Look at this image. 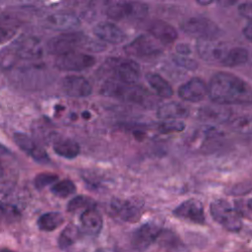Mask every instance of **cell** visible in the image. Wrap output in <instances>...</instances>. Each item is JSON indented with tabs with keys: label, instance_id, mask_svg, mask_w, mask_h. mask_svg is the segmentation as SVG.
<instances>
[{
	"label": "cell",
	"instance_id": "4fadbf2b",
	"mask_svg": "<svg viewBox=\"0 0 252 252\" xmlns=\"http://www.w3.org/2000/svg\"><path fill=\"white\" fill-rule=\"evenodd\" d=\"M15 58L24 60H34L40 57L42 48L39 41L33 37H25L17 40L11 49Z\"/></svg>",
	"mask_w": 252,
	"mask_h": 252
},
{
	"label": "cell",
	"instance_id": "6da1fadb",
	"mask_svg": "<svg viewBox=\"0 0 252 252\" xmlns=\"http://www.w3.org/2000/svg\"><path fill=\"white\" fill-rule=\"evenodd\" d=\"M210 98L220 105L251 104L252 89L241 78L225 72L214 75L208 86Z\"/></svg>",
	"mask_w": 252,
	"mask_h": 252
},
{
	"label": "cell",
	"instance_id": "f546056e",
	"mask_svg": "<svg viewBox=\"0 0 252 252\" xmlns=\"http://www.w3.org/2000/svg\"><path fill=\"white\" fill-rule=\"evenodd\" d=\"M79 235V229L75 225H68L60 234L58 244L61 248H66L73 244Z\"/></svg>",
	"mask_w": 252,
	"mask_h": 252
},
{
	"label": "cell",
	"instance_id": "d4e9b609",
	"mask_svg": "<svg viewBox=\"0 0 252 252\" xmlns=\"http://www.w3.org/2000/svg\"><path fill=\"white\" fill-rule=\"evenodd\" d=\"M64 221V217L59 212H48L43 214L37 220L39 229L43 231H51L59 227Z\"/></svg>",
	"mask_w": 252,
	"mask_h": 252
},
{
	"label": "cell",
	"instance_id": "ba28073f",
	"mask_svg": "<svg viewBox=\"0 0 252 252\" xmlns=\"http://www.w3.org/2000/svg\"><path fill=\"white\" fill-rule=\"evenodd\" d=\"M162 229L157 223L147 222L141 225L132 235L131 243L133 248L137 251H144L148 249L159 238Z\"/></svg>",
	"mask_w": 252,
	"mask_h": 252
},
{
	"label": "cell",
	"instance_id": "5b68a950",
	"mask_svg": "<svg viewBox=\"0 0 252 252\" xmlns=\"http://www.w3.org/2000/svg\"><path fill=\"white\" fill-rule=\"evenodd\" d=\"M180 28L185 33L197 36L198 39L215 38L220 33L219 27L204 17L189 18L181 23Z\"/></svg>",
	"mask_w": 252,
	"mask_h": 252
},
{
	"label": "cell",
	"instance_id": "30bf717a",
	"mask_svg": "<svg viewBox=\"0 0 252 252\" xmlns=\"http://www.w3.org/2000/svg\"><path fill=\"white\" fill-rule=\"evenodd\" d=\"M125 51L127 54L132 56L147 58L157 56L161 50L152 35L142 34L127 44L125 46Z\"/></svg>",
	"mask_w": 252,
	"mask_h": 252
},
{
	"label": "cell",
	"instance_id": "603a6c76",
	"mask_svg": "<svg viewBox=\"0 0 252 252\" xmlns=\"http://www.w3.org/2000/svg\"><path fill=\"white\" fill-rule=\"evenodd\" d=\"M149 85L154 89V91L161 97H170L173 94L172 88L169 83L163 79L160 75L156 73H149L146 76Z\"/></svg>",
	"mask_w": 252,
	"mask_h": 252
},
{
	"label": "cell",
	"instance_id": "83f0119b",
	"mask_svg": "<svg viewBox=\"0 0 252 252\" xmlns=\"http://www.w3.org/2000/svg\"><path fill=\"white\" fill-rule=\"evenodd\" d=\"M231 129L239 134H252V116H240L230 122Z\"/></svg>",
	"mask_w": 252,
	"mask_h": 252
},
{
	"label": "cell",
	"instance_id": "8992f818",
	"mask_svg": "<svg viewBox=\"0 0 252 252\" xmlns=\"http://www.w3.org/2000/svg\"><path fill=\"white\" fill-rule=\"evenodd\" d=\"M107 63L115 80L126 85H135L138 82L141 70L139 64L134 60L110 59Z\"/></svg>",
	"mask_w": 252,
	"mask_h": 252
},
{
	"label": "cell",
	"instance_id": "cb8c5ba5",
	"mask_svg": "<svg viewBox=\"0 0 252 252\" xmlns=\"http://www.w3.org/2000/svg\"><path fill=\"white\" fill-rule=\"evenodd\" d=\"M53 151L65 158H74L80 153V146L74 140L63 139L53 144Z\"/></svg>",
	"mask_w": 252,
	"mask_h": 252
},
{
	"label": "cell",
	"instance_id": "74e56055",
	"mask_svg": "<svg viewBox=\"0 0 252 252\" xmlns=\"http://www.w3.org/2000/svg\"><path fill=\"white\" fill-rule=\"evenodd\" d=\"M243 34H244V36H245L248 40L252 41V21H251L250 23H248V24L245 26V28L243 29Z\"/></svg>",
	"mask_w": 252,
	"mask_h": 252
},
{
	"label": "cell",
	"instance_id": "8d00e7d4",
	"mask_svg": "<svg viewBox=\"0 0 252 252\" xmlns=\"http://www.w3.org/2000/svg\"><path fill=\"white\" fill-rule=\"evenodd\" d=\"M176 51L180 56H185V55H188L191 52V49H190V46L188 44L181 43V44H178L176 46Z\"/></svg>",
	"mask_w": 252,
	"mask_h": 252
},
{
	"label": "cell",
	"instance_id": "60d3db41",
	"mask_svg": "<svg viewBox=\"0 0 252 252\" xmlns=\"http://www.w3.org/2000/svg\"><path fill=\"white\" fill-rule=\"evenodd\" d=\"M198 3L200 5H209V4H212L213 1H198Z\"/></svg>",
	"mask_w": 252,
	"mask_h": 252
},
{
	"label": "cell",
	"instance_id": "8fae6325",
	"mask_svg": "<svg viewBox=\"0 0 252 252\" xmlns=\"http://www.w3.org/2000/svg\"><path fill=\"white\" fill-rule=\"evenodd\" d=\"M173 215L178 219L197 224H204L206 221L203 205L196 199H189L181 203L174 209Z\"/></svg>",
	"mask_w": 252,
	"mask_h": 252
},
{
	"label": "cell",
	"instance_id": "484cf974",
	"mask_svg": "<svg viewBox=\"0 0 252 252\" xmlns=\"http://www.w3.org/2000/svg\"><path fill=\"white\" fill-rule=\"evenodd\" d=\"M248 51L243 47H233L228 49L224 59L221 62V65L226 67H235L240 66L246 63L248 60Z\"/></svg>",
	"mask_w": 252,
	"mask_h": 252
},
{
	"label": "cell",
	"instance_id": "1f68e13d",
	"mask_svg": "<svg viewBox=\"0 0 252 252\" xmlns=\"http://www.w3.org/2000/svg\"><path fill=\"white\" fill-rule=\"evenodd\" d=\"M58 180V176L53 173H40L34 178V186L37 189H41L49 184L54 183Z\"/></svg>",
	"mask_w": 252,
	"mask_h": 252
},
{
	"label": "cell",
	"instance_id": "f1b7e54d",
	"mask_svg": "<svg viewBox=\"0 0 252 252\" xmlns=\"http://www.w3.org/2000/svg\"><path fill=\"white\" fill-rule=\"evenodd\" d=\"M76 191V186L75 184L68 179L61 180L56 182L52 187H51V192L61 198H66L72 194H74Z\"/></svg>",
	"mask_w": 252,
	"mask_h": 252
},
{
	"label": "cell",
	"instance_id": "7402d4cb",
	"mask_svg": "<svg viewBox=\"0 0 252 252\" xmlns=\"http://www.w3.org/2000/svg\"><path fill=\"white\" fill-rule=\"evenodd\" d=\"M188 108L179 102H168L162 104L158 109V116L160 119L166 120H178V118H184L188 115Z\"/></svg>",
	"mask_w": 252,
	"mask_h": 252
},
{
	"label": "cell",
	"instance_id": "4dcf8cb0",
	"mask_svg": "<svg viewBox=\"0 0 252 252\" xmlns=\"http://www.w3.org/2000/svg\"><path fill=\"white\" fill-rule=\"evenodd\" d=\"M185 128V124L181 120H166L159 124L158 130L163 133H172V132H181Z\"/></svg>",
	"mask_w": 252,
	"mask_h": 252
},
{
	"label": "cell",
	"instance_id": "d6a6232c",
	"mask_svg": "<svg viewBox=\"0 0 252 252\" xmlns=\"http://www.w3.org/2000/svg\"><path fill=\"white\" fill-rule=\"evenodd\" d=\"M15 33H16V30L13 26L9 24L0 25V43L12 38Z\"/></svg>",
	"mask_w": 252,
	"mask_h": 252
},
{
	"label": "cell",
	"instance_id": "d590c367",
	"mask_svg": "<svg viewBox=\"0 0 252 252\" xmlns=\"http://www.w3.org/2000/svg\"><path fill=\"white\" fill-rule=\"evenodd\" d=\"M239 213L242 212L243 215H245L247 218H250L252 219V199H249L247 200L243 206H242V210L241 211H238Z\"/></svg>",
	"mask_w": 252,
	"mask_h": 252
},
{
	"label": "cell",
	"instance_id": "5bb4252c",
	"mask_svg": "<svg viewBox=\"0 0 252 252\" xmlns=\"http://www.w3.org/2000/svg\"><path fill=\"white\" fill-rule=\"evenodd\" d=\"M141 208L137 202L130 200L113 199L110 203V210L113 215L125 221H136L141 216Z\"/></svg>",
	"mask_w": 252,
	"mask_h": 252
},
{
	"label": "cell",
	"instance_id": "f35d334b",
	"mask_svg": "<svg viewBox=\"0 0 252 252\" xmlns=\"http://www.w3.org/2000/svg\"><path fill=\"white\" fill-rule=\"evenodd\" d=\"M95 252H121V251L116 250V249H112V248H100V249L96 250Z\"/></svg>",
	"mask_w": 252,
	"mask_h": 252
},
{
	"label": "cell",
	"instance_id": "7a4b0ae2",
	"mask_svg": "<svg viewBox=\"0 0 252 252\" xmlns=\"http://www.w3.org/2000/svg\"><path fill=\"white\" fill-rule=\"evenodd\" d=\"M210 212L213 219L228 231L237 232L242 227L241 215L227 201L218 199L212 202Z\"/></svg>",
	"mask_w": 252,
	"mask_h": 252
},
{
	"label": "cell",
	"instance_id": "836d02e7",
	"mask_svg": "<svg viewBox=\"0 0 252 252\" xmlns=\"http://www.w3.org/2000/svg\"><path fill=\"white\" fill-rule=\"evenodd\" d=\"M174 61L177 65L184 67L186 69H195L197 67V64L194 60L186 58L184 56H180V55L176 56V57H174Z\"/></svg>",
	"mask_w": 252,
	"mask_h": 252
},
{
	"label": "cell",
	"instance_id": "d6986e66",
	"mask_svg": "<svg viewBox=\"0 0 252 252\" xmlns=\"http://www.w3.org/2000/svg\"><path fill=\"white\" fill-rule=\"evenodd\" d=\"M230 109L220 104L206 105L199 110L200 120L209 124L223 123L230 118Z\"/></svg>",
	"mask_w": 252,
	"mask_h": 252
},
{
	"label": "cell",
	"instance_id": "ab89813d",
	"mask_svg": "<svg viewBox=\"0 0 252 252\" xmlns=\"http://www.w3.org/2000/svg\"><path fill=\"white\" fill-rule=\"evenodd\" d=\"M4 175V167H3V163L0 159V178H2Z\"/></svg>",
	"mask_w": 252,
	"mask_h": 252
},
{
	"label": "cell",
	"instance_id": "9c48e42d",
	"mask_svg": "<svg viewBox=\"0 0 252 252\" xmlns=\"http://www.w3.org/2000/svg\"><path fill=\"white\" fill-rule=\"evenodd\" d=\"M197 50L200 57L207 62L220 63L224 59L228 49L225 44L215 38L198 39Z\"/></svg>",
	"mask_w": 252,
	"mask_h": 252
},
{
	"label": "cell",
	"instance_id": "ac0fdd59",
	"mask_svg": "<svg viewBox=\"0 0 252 252\" xmlns=\"http://www.w3.org/2000/svg\"><path fill=\"white\" fill-rule=\"evenodd\" d=\"M81 230L87 235L96 236L102 228V217L100 213L94 208L84 211L80 217Z\"/></svg>",
	"mask_w": 252,
	"mask_h": 252
},
{
	"label": "cell",
	"instance_id": "52a82bcc",
	"mask_svg": "<svg viewBox=\"0 0 252 252\" xmlns=\"http://www.w3.org/2000/svg\"><path fill=\"white\" fill-rule=\"evenodd\" d=\"M95 58L79 51H72L57 56L55 65L63 71H82L94 65Z\"/></svg>",
	"mask_w": 252,
	"mask_h": 252
},
{
	"label": "cell",
	"instance_id": "4316f807",
	"mask_svg": "<svg viewBox=\"0 0 252 252\" xmlns=\"http://www.w3.org/2000/svg\"><path fill=\"white\" fill-rule=\"evenodd\" d=\"M95 207V203L93 199L87 197V196H77V197H74L69 203H68V206H67V211L70 212V213H74V212H77V211H80V210H83L86 211L90 208H94Z\"/></svg>",
	"mask_w": 252,
	"mask_h": 252
},
{
	"label": "cell",
	"instance_id": "9a60e30c",
	"mask_svg": "<svg viewBox=\"0 0 252 252\" xmlns=\"http://www.w3.org/2000/svg\"><path fill=\"white\" fill-rule=\"evenodd\" d=\"M62 89L66 94L75 97H84L92 94V86L89 81L77 75L66 76L62 81Z\"/></svg>",
	"mask_w": 252,
	"mask_h": 252
},
{
	"label": "cell",
	"instance_id": "44dd1931",
	"mask_svg": "<svg viewBox=\"0 0 252 252\" xmlns=\"http://www.w3.org/2000/svg\"><path fill=\"white\" fill-rule=\"evenodd\" d=\"M150 34L163 44H169L177 38L176 30L163 21H154L149 27Z\"/></svg>",
	"mask_w": 252,
	"mask_h": 252
},
{
	"label": "cell",
	"instance_id": "277c9868",
	"mask_svg": "<svg viewBox=\"0 0 252 252\" xmlns=\"http://www.w3.org/2000/svg\"><path fill=\"white\" fill-rule=\"evenodd\" d=\"M87 41V37L81 32H64L50 38L46 44L47 50L57 56L77 51L76 49Z\"/></svg>",
	"mask_w": 252,
	"mask_h": 252
},
{
	"label": "cell",
	"instance_id": "7c38bea8",
	"mask_svg": "<svg viewBox=\"0 0 252 252\" xmlns=\"http://www.w3.org/2000/svg\"><path fill=\"white\" fill-rule=\"evenodd\" d=\"M44 26L51 30L70 32L80 27V20L73 13L58 12L46 17Z\"/></svg>",
	"mask_w": 252,
	"mask_h": 252
},
{
	"label": "cell",
	"instance_id": "ffe728a7",
	"mask_svg": "<svg viewBox=\"0 0 252 252\" xmlns=\"http://www.w3.org/2000/svg\"><path fill=\"white\" fill-rule=\"evenodd\" d=\"M94 33L99 39L112 44L121 43L126 37V34L119 27L108 22L98 23L94 28Z\"/></svg>",
	"mask_w": 252,
	"mask_h": 252
},
{
	"label": "cell",
	"instance_id": "e0dca14e",
	"mask_svg": "<svg viewBox=\"0 0 252 252\" xmlns=\"http://www.w3.org/2000/svg\"><path fill=\"white\" fill-rule=\"evenodd\" d=\"M14 141L24 152L30 155L36 161H39V162L48 161L49 158L45 150L28 135L17 132L14 134Z\"/></svg>",
	"mask_w": 252,
	"mask_h": 252
},
{
	"label": "cell",
	"instance_id": "e575fe53",
	"mask_svg": "<svg viewBox=\"0 0 252 252\" xmlns=\"http://www.w3.org/2000/svg\"><path fill=\"white\" fill-rule=\"evenodd\" d=\"M238 12L242 17L252 21V2L241 3L238 6Z\"/></svg>",
	"mask_w": 252,
	"mask_h": 252
},
{
	"label": "cell",
	"instance_id": "3957f363",
	"mask_svg": "<svg viewBox=\"0 0 252 252\" xmlns=\"http://www.w3.org/2000/svg\"><path fill=\"white\" fill-rule=\"evenodd\" d=\"M148 14V6L142 2H113L106 9V15L113 20H141Z\"/></svg>",
	"mask_w": 252,
	"mask_h": 252
},
{
	"label": "cell",
	"instance_id": "2e32d148",
	"mask_svg": "<svg viewBox=\"0 0 252 252\" xmlns=\"http://www.w3.org/2000/svg\"><path fill=\"white\" fill-rule=\"evenodd\" d=\"M178 94L186 101L197 102L208 94V87L200 78H193L179 88Z\"/></svg>",
	"mask_w": 252,
	"mask_h": 252
},
{
	"label": "cell",
	"instance_id": "b9f144b4",
	"mask_svg": "<svg viewBox=\"0 0 252 252\" xmlns=\"http://www.w3.org/2000/svg\"><path fill=\"white\" fill-rule=\"evenodd\" d=\"M0 252H15V251H13L9 248H2V249H0Z\"/></svg>",
	"mask_w": 252,
	"mask_h": 252
}]
</instances>
